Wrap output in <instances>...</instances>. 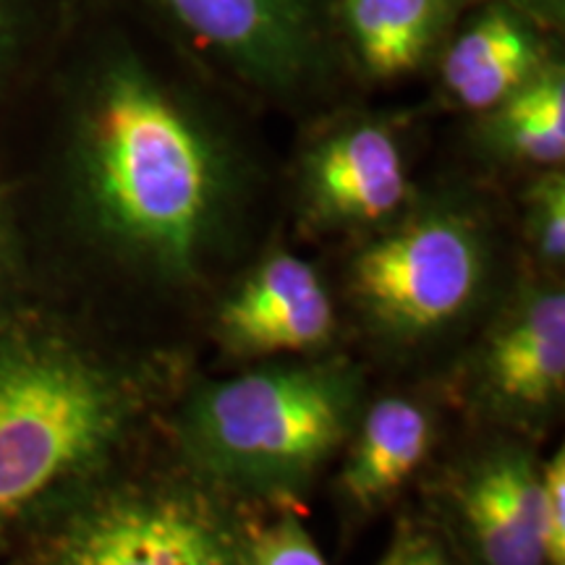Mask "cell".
Listing matches in <instances>:
<instances>
[{"label":"cell","mask_w":565,"mask_h":565,"mask_svg":"<svg viewBox=\"0 0 565 565\" xmlns=\"http://www.w3.org/2000/svg\"><path fill=\"white\" fill-rule=\"evenodd\" d=\"M66 179L95 244L175 286L200 278L238 196L223 131L129 45L105 51L76 87Z\"/></svg>","instance_id":"cell-1"},{"label":"cell","mask_w":565,"mask_h":565,"mask_svg":"<svg viewBox=\"0 0 565 565\" xmlns=\"http://www.w3.org/2000/svg\"><path fill=\"white\" fill-rule=\"evenodd\" d=\"M139 408L131 374L47 324L0 315V536L74 500Z\"/></svg>","instance_id":"cell-2"},{"label":"cell","mask_w":565,"mask_h":565,"mask_svg":"<svg viewBox=\"0 0 565 565\" xmlns=\"http://www.w3.org/2000/svg\"><path fill=\"white\" fill-rule=\"evenodd\" d=\"M356 377L338 364L267 366L202 385L183 406L186 454L212 482L252 494L307 484L356 424Z\"/></svg>","instance_id":"cell-3"},{"label":"cell","mask_w":565,"mask_h":565,"mask_svg":"<svg viewBox=\"0 0 565 565\" xmlns=\"http://www.w3.org/2000/svg\"><path fill=\"white\" fill-rule=\"evenodd\" d=\"M30 565H238L246 526L189 484L76 494Z\"/></svg>","instance_id":"cell-4"},{"label":"cell","mask_w":565,"mask_h":565,"mask_svg":"<svg viewBox=\"0 0 565 565\" xmlns=\"http://www.w3.org/2000/svg\"><path fill=\"white\" fill-rule=\"evenodd\" d=\"M484 270L487 244L475 217L458 207H427L356 254L351 288L374 328L414 341L466 315Z\"/></svg>","instance_id":"cell-5"},{"label":"cell","mask_w":565,"mask_h":565,"mask_svg":"<svg viewBox=\"0 0 565 565\" xmlns=\"http://www.w3.org/2000/svg\"><path fill=\"white\" fill-rule=\"evenodd\" d=\"M202 58L265 95L307 89L330 61L320 0H147Z\"/></svg>","instance_id":"cell-6"},{"label":"cell","mask_w":565,"mask_h":565,"mask_svg":"<svg viewBox=\"0 0 565 565\" xmlns=\"http://www.w3.org/2000/svg\"><path fill=\"white\" fill-rule=\"evenodd\" d=\"M301 212L320 228H372L412 196L404 147L391 126L351 118L324 131L301 158Z\"/></svg>","instance_id":"cell-7"},{"label":"cell","mask_w":565,"mask_h":565,"mask_svg":"<svg viewBox=\"0 0 565 565\" xmlns=\"http://www.w3.org/2000/svg\"><path fill=\"white\" fill-rule=\"evenodd\" d=\"M335 303L320 273L278 252L252 270L217 312L223 345L242 356L312 353L330 343Z\"/></svg>","instance_id":"cell-8"},{"label":"cell","mask_w":565,"mask_h":565,"mask_svg":"<svg viewBox=\"0 0 565 565\" xmlns=\"http://www.w3.org/2000/svg\"><path fill=\"white\" fill-rule=\"evenodd\" d=\"M437 76L458 108L487 113L555 61L550 30L508 0H482L437 51Z\"/></svg>","instance_id":"cell-9"},{"label":"cell","mask_w":565,"mask_h":565,"mask_svg":"<svg viewBox=\"0 0 565 565\" xmlns=\"http://www.w3.org/2000/svg\"><path fill=\"white\" fill-rule=\"evenodd\" d=\"M458 515L479 565H545L540 466L521 450H492L458 484Z\"/></svg>","instance_id":"cell-10"},{"label":"cell","mask_w":565,"mask_h":565,"mask_svg":"<svg viewBox=\"0 0 565 565\" xmlns=\"http://www.w3.org/2000/svg\"><path fill=\"white\" fill-rule=\"evenodd\" d=\"M482 383L494 404L515 414L545 412L565 385V296L540 288L494 330L482 359Z\"/></svg>","instance_id":"cell-11"},{"label":"cell","mask_w":565,"mask_h":565,"mask_svg":"<svg viewBox=\"0 0 565 565\" xmlns=\"http://www.w3.org/2000/svg\"><path fill=\"white\" fill-rule=\"evenodd\" d=\"M482 0H333L330 19L366 79L393 82L435 58Z\"/></svg>","instance_id":"cell-12"},{"label":"cell","mask_w":565,"mask_h":565,"mask_svg":"<svg viewBox=\"0 0 565 565\" xmlns=\"http://www.w3.org/2000/svg\"><path fill=\"white\" fill-rule=\"evenodd\" d=\"M435 443L433 414L404 395L380 398L359 422L341 471V492L359 511L391 503Z\"/></svg>","instance_id":"cell-13"},{"label":"cell","mask_w":565,"mask_h":565,"mask_svg":"<svg viewBox=\"0 0 565 565\" xmlns=\"http://www.w3.org/2000/svg\"><path fill=\"white\" fill-rule=\"evenodd\" d=\"M482 141L494 158L561 168L565 158V68L553 61L492 110L482 113Z\"/></svg>","instance_id":"cell-14"},{"label":"cell","mask_w":565,"mask_h":565,"mask_svg":"<svg viewBox=\"0 0 565 565\" xmlns=\"http://www.w3.org/2000/svg\"><path fill=\"white\" fill-rule=\"evenodd\" d=\"M524 228L536 254L547 265H561L565 257V175L561 168H547L524 194Z\"/></svg>","instance_id":"cell-15"},{"label":"cell","mask_w":565,"mask_h":565,"mask_svg":"<svg viewBox=\"0 0 565 565\" xmlns=\"http://www.w3.org/2000/svg\"><path fill=\"white\" fill-rule=\"evenodd\" d=\"M238 565H330L307 526L282 513L263 526H246Z\"/></svg>","instance_id":"cell-16"},{"label":"cell","mask_w":565,"mask_h":565,"mask_svg":"<svg viewBox=\"0 0 565 565\" xmlns=\"http://www.w3.org/2000/svg\"><path fill=\"white\" fill-rule=\"evenodd\" d=\"M545 565H565V458L563 450L540 466Z\"/></svg>","instance_id":"cell-17"},{"label":"cell","mask_w":565,"mask_h":565,"mask_svg":"<svg viewBox=\"0 0 565 565\" xmlns=\"http://www.w3.org/2000/svg\"><path fill=\"white\" fill-rule=\"evenodd\" d=\"M374 565H458L445 540L429 526L401 524Z\"/></svg>","instance_id":"cell-18"},{"label":"cell","mask_w":565,"mask_h":565,"mask_svg":"<svg viewBox=\"0 0 565 565\" xmlns=\"http://www.w3.org/2000/svg\"><path fill=\"white\" fill-rule=\"evenodd\" d=\"M13 273H17V225L9 194L0 186V299L9 291Z\"/></svg>","instance_id":"cell-19"},{"label":"cell","mask_w":565,"mask_h":565,"mask_svg":"<svg viewBox=\"0 0 565 565\" xmlns=\"http://www.w3.org/2000/svg\"><path fill=\"white\" fill-rule=\"evenodd\" d=\"M515 9L529 13L534 21H540L545 30L553 32L555 26L561 30L565 19V0H508Z\"/></svg>","instance_id":"cell-20"},{"label":"cell","mask_w":565,"mask_h":565,"mask_svg":"<svg viewBox=\"0 0 565 565\" xmlns=\"http://www.w3.org/2000/svg\"><path fill=\"white\" fill-rule=\"evenodd\" d=\"M13 45H17V19H13L11 0H0V76H3L6 63L11 61Z\"/></svg>","instance_id":"cell-21"}]
</instances>
